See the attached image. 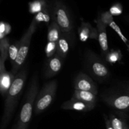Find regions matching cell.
Returning a JSON list of instances; mask_svg holds the SVG:
<instances>
[{
    "label": "cell",
    "mask_w": 129,
    "mask_h": 129,
    "mask_svg": "<svg viewBox=\"0 0 129 129\" xmlns=\"http://www.w3.org/2000/svg\"><path fill=\"white\" fill-rule=\"evenodd\" d=\"M27 78V70L23 68L15 76L7 94L5 96L4 112L1 118L0 129H6L12 119L16 106L20 98Z\"/></svg>",
    "instance_id": "6da1fadb"
},
{
    "label": "cell",
    "mask_w": 129,
    "mask_h": 129,
    "mask_svg": "<svg viewBox=\"0 0 129 129\" xmlns=\"http://www.w3.org/2000/svg\"><path fill=\"white\" fill-rule=\"evenodd\" d=\"M39 93V79L37 74L33 76L28 88L21 111L12 129H28L34 111V105Z\"/></svg>",
    "instance_id": "7a4b0ae2"
},
{
    "label": "cell",
    "mask_w": 129,
    "mask_h": 129,
    "mask_svg": "<svg viewBox=\"0 0 129 129\" xmlns=\"http://www.w3.org/2000/svg\"><path fill=\"white\" fill-rule=\"evenodd\" d=\"M84 66L88 73L100 83L105 82L110 76V72L103 59L91 50L88 49L84 54Z\"/></svg>",
    "instance_id": "3957f363"
},
{
    "label": "cell",
    "mask_w": 129,
    "mask_h": 129,
    "mask_svg": "<svg viewBox=\"0 0 129 129\" xmlns=\"http://www.w3.org/2000/svg\"><path fill=\"white\" fill-rule=\"evenodd\" d=\"M38 24L36 21L33 19L30 23V26L25 31L23 36L20 40V48H19V52L15 64L13 66L11 72L13 74L16 75L19 71L21 70L24 62L27 57L29 47L30 45L31 38L35 32Z\"/></svg>",
    "instance_id": "277c9868"
},
{
    "label": "cell",
    "mask_w": 129,
    "mask_h": 129,
    "mask_svg": "<svg viewBox=\"0 0 129 129\" xmlns=\"http://www.w3.org/2000/svg\"><path fill=\"white\" fill-rule=\"evenodd\" d=\"M57 88L56 80H52L45 83L37 94L34 105V113L39 115L44 112L54 101Z\"/></svg>",
    "instance_id": "5b68a950"
},
{
    "label": "cell",
    "mask_w": 129,
    "mask_h": 129,
    "mask_svg": "<svg viewBox=\"0 0 129 129\" xmlns=\"http://www.w3.org/2000/svg\"><path fill=\"white\" fill-rule=\"evenodd\" d=\"M52 21L56 23L62 34L72 35L73 23L71 16L66 6L60 1H55L52 5Z\"/></svg>",
    "instance_id": "8992f818"
},
{
    "label": "cell",
    "mask_w": 129,
    "mask_h": 129,
    "mask_svg": "<svg viewBox=\"0 0 129 129\" xmlns=\"http://www.w3.org/2000/svg\"><path fill=\"white\" fill-rule=\"evenodd\" d=\"M103 102L114 110L125 112L129 110V93L117 89L105 91L102 94Z\"/></svg>",
    "instance_id": "52a82bcc"
},
{
    "label": "cell",
    "mask_w": 129,
    "mask_h": 129,
    "mask_svg": "<svg viewBox=\"0 0 129 129\" xmlns=\"http://www.w3.org/2000/svg\"><path fill=\"white\" fill-rule=\"evenodd\" d=\"M74 87L75 90L88 91L98 93V89L95 82L86 73L81 72L74 80Z\"/></svg>",
    "instance_id": "ba28073f"
},
{
    "label": "cell",
    "mask_w": 129,
    "mask_h": 129,
    "mask_svg": "<svg viewBox=\"0 0 129 129\" xmlns=\"http://www.w3.org/2000/svg\"><path fill=\"white\" fill-rule=\"evenodd\" d=\"M5 62L0 59V91L3 97L6 96L16 76L11 71L8 72L6 70Z\"/></svg>",
    "instance_id": "9c48e42d"
},
{
    "label": "cell",
    "mask_w": 129,
    "mask_h": 129,
    "mask_svg": "<svg viewBox=\"0 0 129 129\" xmlns=\"http://www.w3.org/2000/svg\"><path fill=\"white\" fill-rule=\"evenodd\" d=\"M64 60V59L57 54L52 57L48 59L44 68V77L49 79L57 74L62 67Z\"/></svg>",
    "instance_id": "30bf717a"
},
{
    "label": "cell",
    "mask_w": 129,
    "mask_h": 129,
    "mask_svg": "<svg viewBox=\"0 0 129 129\" xmlns=\"http://www.w3.org/2000/svg\"><path fill=\"white\" fill-rule=\"evenodd\" d=\"M96 105L87 103L78 100L71 98L69 100L64 102L61 105V108L65 110H74L79 112H89L94 109Z\"/></svg>",
    "instance_id": "8fae6325"
},
{
    "label": "cell",
    "mask_w": 129,
    "mask_h": 129,
    "mask_svg": "<svg viewBox=\"0 0 129 129\" xmlns=\"http://www.w3.org/2000/svg\"><path fill=\"white\" fill-rule=\"evenodd\" d=\"M96 23V29L98 30V40L99 42L100 46L103 55L105 56L109 52V47L108 44V38L107 34V25H105L98 17L94 20Z\"/></svg>",
    "instance_id": "7c38bea8"
},
{
    "label": "cell",
    "mask_w": 129,
    "mask_h": 129,
    "mask_svg": "<svg viewBox=\"0 0 129 129\" xmlns=\"http://www.w3.org/2000/svg\"><path fill=\"white\" fill-rule=\"evenodd\" d=\"M78 31L79 40L81 42H86L89 39L98 40V30L89 23L82 20Z\"/></svg>",
    "instance_id": "4fadbf2b"
},
{
    "label": "cell",
    "mask_w": 129,
    "mask_h": 129,
    "mask_svg": "<svg viewBox=\"0 0 129 129\" xmlns=\"http://www.w3.org/2000/svg\"><path fill=\"white\" fill-rule=\"evenodd\" d=\"M71 42V35L62 34L57 42V54L65 59L69 52Z\"/></svg>",
    "instance_id": "5bb4252c"
},
{
    "label": "cell",
    "mask_w": 129,
    "mask_h": 129,
    "mask_svg": "<svg viewBox=\"0 0 129 129\" xmlns=\"http://www.w3.org/2000/svg\"><path fill=\"white\" fill-rule=\"evenodd\" d=\"M71 98L78 100L87 103L96 105L97 102V94L88 91L75 90Z\"/></svg>",
    "instance_id": "9a60e30c"
},
{
    "label": "cell",
    "mask_w": 129,
    "mask_h": 129,
    "mask_svg": "<svg viewBox=\"0 0 129 129\" xmlns=\"http://www.w3.org/2000/svg\"><path fill=\"white\" fill-rule=\"evenodd\" d=\"M62 35V31L57 24L54 21H52L48 25L47 40L48 42H57Z\"/></svg>",
    "instance_id": "2e32d148"
},
{
    "label": "cell",
    "mask_w": 129,
    "mask_h": 129,
    "mask_svg": "<svg viewBox=\"0 0 129 129\" xmlns=\"http://www.w3.org/2000/svg\"><path fill=\"white\" fill-rule=\"evenodd\" d=\"M108 118L113 129H129L124 118L119 115L118 113H110Z\"/></svg>",
    "instance_id": "e0dca14e"
},
{
    "label": "cell",
    "mask_w": 129,
    "mask_h": 129,
    "mask_svg": "<svg viewBox=\"0 0 129 129\" xmlns=\"http://www.w3.org/2000/svg\"><path fill=\"white\" fill-rule=\"evenodd\" d=\"M34 20L39 24V23L44 22L48 25L52 21V5L47 8L45 9L43 11H40L39 13L36 14L34 17Z\"/></svg>",
    "instance_id": "ac0fdd59"
},
{
    "label": "cell",
    "mask_w": 129,
    "mask_h": 129,
    "mask_svg": "<svg viewBox=\"0 0 129 129\" xmlns=\"http://www.w3.org/2000/svg\"><path fill=\"white\" fill-rule=\"evenodd\" d=\"M50 6L47 0H34L28 4L29 12L31 14H37Z\"/></svg>",
    "instance_id": "d6986e66"
},
{
    "label": "cell",
    "mask_w": 129,
    "mask_h": 129,
    "mask_svg": "<svg viewBox=\"0 0 129 129\" xmlns=\"http://www.w3.org/2000/svg\"><path fill=\"white\" fill-rule=\"evenodd\" d=\"M105 57L106 62L113 65L122 60V54L119 49H111Z\"/></svg>",
    "instance_id": "ffe728a7"
},
{
    "label": "cell",
    "mask_w": 129,
    "mask_h": 129,
    "mask_svg": "<svg viewBox=\"0 0 129 129\" xmlns=\"http://www.w3.org/2000/svg\"><path fill=\"white\" fill-rule=\"evenodd\" d=\"M10 46V40L7 37L0 38V59L6 61L8 57L9 48Z\"/></svg>",
    "instance_id": "44dd1931"
},
{
    "label": "cell",
    "mask_w": 129,
    "mask_h": 129,
    "mask_svg": "<svg viewBox=\"0 0 129 129\" xmlns=\"http://www.w3.org/2000/svg\"><path fill=\"white\" fill-rule=\"evenodd\" d=\"M19 48H20V40L16 41L13 44L10 45V48H9L8 57L12 66L15 64L16 58L18 55Z\"/></svg>",
    "instance_id": "7402d4cb"
},
{
    "label": "cell",
    "mask_w": 129,
    "mask_h": 129,
    "mask_svg": "<svg viewBox=\"0 0 129 129\" xmlns=\"http://www.w3.org/2000/svg\"><path fill=\"white\" fill-rule=\"evenodd\" d=\"M57 42H48L45 48V52L48 59L52 57L57 54Z\"/></svg>",
    "instance_id": "603a6c76"
},
{
    "label": "cell",
    "mask_w": 129,
    "mask_h": 129,
    "mask_svg": "<svg viewBox=\"0 0 129 129\" xmlns=\"http://www.w3.org/2000/svg\"><path fill=\"white\" fill-rule=\"evenodd\" d=\"M11 31V27L10 24L3 21L0 23V38L6 37Z\"/></svg>",
    "instance_id": "cb8c5ba5"
},
{
    "label": "cell",
    "mask_w": 129,
    "mask_h": 129,
    "mask_svg": "<svg viewBox=\"0 0 129 129\" xmlns=\"http://www.w3.org/2000/svg\"><path fill=\"white\" fill-rule=\"evenodd\" d=\"M99 18L101 21L107 26H110V25L114 21L113 16L111 15L109 11H106V12L102 13L100 16H99Z\"/></svg>",
    "instance_id": "d4e9b609"
},
{
    "label": "cell",
    "mask_w": 129,
    "mask_h": 129,
    "mask_svg": "<svg viewBox=\"0 0 129 129\" xmlns=\"http://www.w3.org/2000/svg\"><path fill=\"white\" fill-rule=\"evenodd\" d=\"M109 12L112 16H118L121 15L123 12V8H122V5L119 3H115L110 7Z\"/></svg>",
    "instance_id": "484cf974"
},
{
    "label": "cell",
    "mask_w": 129,
    "mask_h": 129,
    "mask_svg": "<svg viewBox=\"0 0 129 129\" xmlns=\"http://www.w3.org/2000/svg\"><path fill=\"white\" fill-rule=\"evenodd\" d=\"M110 27H112V28H113V30H114L117 33V34L119 35L121 39L123 40V42L125 43L126 45H128V44H129V42L128 41V40H127V39H126L125 37V36L123 35V34L122 33V31H121V30L120 29L119 26H118V25H117V24L115 23V22L114 21H113V22H112V23L110 25Z\"/></svg>",
    "instance_id": "4316f807"
},
{
    "label": "cell",
    "mask_w": 129,
    "mask_h": 129,
    "mask_svg": "<svg viewBox=\"0 0 129 129\" xmlns=\"http://www.w3.org/2000/svg\"><path fill=\"white\" fill-rule=\"evenodd\" d=\"M104 120H105V126H106V129H113V127H112V125H111L110 121L109 118L104 115Z\"/></svg>",
    "instance_id": "83f0119b"
},
{
    "label": "cell",
    "mask_w": 129,
    "mask_h": 129,
    "mask_svg": "<svg viewBox=\"0 0 129 129\" xmlns=\"http://www.w3.org/2000/svg\"><path fill=\"white\" fill-rule=\"evenodd\" d=\"M127 49H128V50L129 51V44L127 45Z\"/></svg>",
    "instance_id": "f1b7e54d"
}]
</instances>
